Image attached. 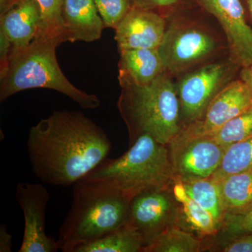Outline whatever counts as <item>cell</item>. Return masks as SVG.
<instances>
[{
    "label": "cell",
    "instance_id": "4",
    "mask_svg": "<svg viewBox=\"0 0 252 252\" xmlns=\"http://www.w3.org/2000/svg\"><path fill=\"white\" fill-rule=\"evenodd\" d=\"M59 39L36 37L23 49H12L6 70L0 75V101L32 89H48L61 93L84 109L100 106L97 95L88 94L72 84L64 75L56 59Z\"/></svg>",
    "mask_w": 252,
    "mask_h": 252
},
{
    "label": "cell",
    "instance_id": "14",
    "mask_svg": "<svg viewBox=\"0 0 252 252\" xmlns=\"http://www.w3.org/2000/svg\"><path fill=\"white\" fill-rule=\"evenodd\" d=\"M62 21L65 42L98 40L105 28L94 0H63Z\"/></svg>",
    "mask_w": 252,
    "mask_h": 252
},
{
    "label": "cell",
    "instance_id": "3",
    "mask_svg": "<svg viewBox=\"0 0 252 252\" xmlns=\"http://www.w3.org/2000/svg\"><path fill=\"white\" fill-rule=\"evenodd\" d=\"M83 180L119 190L130 201L148 190L171 187L175 182L167 146L147 134L122 157L104 159Z\"/></svg>",
    "mask_w": 252,
    "mask_h": 252
},
{
    "label": "cell",
    "instance_id": "25",
    "mask_svg": "<svg viewBox=\"0 0 252 252\" xmlns=\"http://www.w3.org/2000/svg\"><path fill=\"white\" fill-rule=\"evenodd\" d=\"M130 2L132 8L151 10L166 18L198 6L196 0H130Z\"/></svg>",
    "mask_w": 252,
    "mask_h": 252
},
{
    "label": "cell",
    "instance_id": "2",
    "mask_svg": "<svg viewBox=\"0 0 252 252\" xmlns=\"http://www.w3.org/2000/svg\"><path fill=\"white\" fill-rule=\"evenodd\" d=\"M172 77L165 72L147 85L120 84L117 107L129 146L144 134L167 145L182 130L180 99Z\"/></svg>",
    "mask_w": 252,
    "mask_h": 252
},
{
    "label": "cell",
    "instance_id": "23",
    "mask_svg": "<svg viewBox=\"0 0 252 252\" xmlns=\"http://www.w3.org/2000/svg\"><path fill=\"white\" fill-rule=\"evenodd\" d=\"M41 9V22L36 37L59 39L65 42L62 21L63 0H36Z\"/></svg>",
    "mask_w": 252,
    "mask_h": 252
},
{
    "label": "cell",
    "instance_id": "22",
    "mask_svg": "<svg viewBox=\"0 0 252 252\" xmlns=\"http://www.w3.org/2000/svg\"><path fill=\"white\" fill-rule=\"evenodd\" d=\"M252 170V136L225 149L220 167L212 176L218 182L227 176Z\"/></svg>",
    "mask_w": 252,
    "mask_h": 252
},
{
    "label": "cell",
    "instance_id": "31",
    "mask_svg": "<svg viewBox=\"0 0 252 252\" xmlns=\"http://www.w3.org/2000/svg\"><path fill=\"white\" fill-rule=\"evenodd\" d=\"M240 79L248 86L252 94V64L248 67L241 68L240 72Z\"/></svg>",
    "mask_w": 252,
    "mask_h": 252
},
{
    "label": "cell",
    "instance_id": "9",
    "mask_svg": "<svg viewBox=\"0 0 252 252\" xmlns=\"http://www.w3.org/2000/svg\"><path fill=\"white\" fill-rule=\"evenodd\" d=\"M179 205L172 187L148 190L132 199L127 223L142 235L144 248L164 230L177 225Z\"/></svg>",
    "mask_w": 252,
    "mask_h": 252
},
{
    "label": "cell",
    "instance_id": "27",
    "mask_svg": "<svg viewBox=\"0 0 252 252\" xmlns=\"http://www.w3.org/2000/svg\"><path fill=\"white\" fill-rule=\"evenodd\" d=\"M230 237L252 233V205L246 212L237 215H225L220 228Z\"/></svg>",
    "mask_w": 252,
    "mask_h": 252
},
{
    "label": "cell",
    "instance_id": "6",
    "mask_svg": "<svg viewBox=\"0 0 252 252\" xmlns=\"http://www.w3.org/2000/svg\"><path fill=\"white\" fill-rule=\"evenodd\" d=\"M189 10L167 18L166 32L158 49L171 76L185 74L209 63L224 48L223 41L213 32L189 16Z\"/></svg>",
    "mask_w": 252,
    "mask_h": 252
},
{
    "label": "cell",
    "instance_id": "1",
    "mask_svg": "<svg viewBox=\"0 0 252 252\" xmlns=\"http://www.w3.org/2000/svg\"><path fill=\"white\" fill-rule=\"evenodd\" d=\"M27 146L36 178L47 185L69 187L108 157L112 142L82 112L64 109L32 126Z\"/></svg>",
    "mask_w": 252,
    "mask_h": 252
},
{
    "label": "cell",
    "instance_id": "28",
    "mask_svg": "<svg viewBox=\"0 0 252 252\" xmlns=\"http://www.w3.org/2000/svg\"><path fill=\"white\" fill-rule=\"evenodd\" d=\"M221 248L223 252H252V233L232 237Z\"/></svg>",
    "mask_w": 252,
    "mask_h": 252
},
{
    "label": "cell",
    "instance_id": "10",
    "mask_svg": "<svg viewBox=\"0 0 252 252\" xmlns=\"http://www.w3.org/2000/svg\"><path fill=\"white\" fill-rule=\"evenodd\" d=\"M223 30L228 59L240 67L252 64V28L247 22L241 0H196Z\"/></svg>",
    "mask_w": 252,
    "mask_h": 252
},
{
    "label": "cell",
    "instance_id": "32",
    "mask_svg": "<svg viewBox=\"0 0 252 252\" xmlns=\"http://www.w3.org/2000/svg\"><path fill=\"white\" fill-rule=\"evenodd\" d=\"M21 0H0V14L9 9Z\"/></svg>",
    "mask_w": 252,
    "mask_h": 252
},
{
    "label": "cell",
    "instance_id": "29",
    "mask_svg": "<svg viewBox=\"0 0 252 252\" xmlns=\"http://www.w3.org/2000/svg\"><path fill=\"white\" fill-rule=\"evenodd\" d=\"M13 46L4 32L0 30V75L7 67Z\"/></svg>",
    "mask_w": 252,
    "mask_h": 252
},
{
    "label": "cell",
    "instance_id": "13",
    "mask_svg": "<svg viewBox=\"0 0 252 252\" xmlns=\"http://www.w3.org/2000/svg\"><path fill=\"white\" fill-rule=\"evenodd\" d=\"M167 25V18L158 13L131 8L114 30V39L119 51L158 49L163 40Z\"/></svg>",
    "mask_w": 252,
    "mask_h": 252
},
{
    "label": "cell",
    "instance_id": "15",
    "mask_svg": "<svg viewBox=\"0 0 252 252\" xmlns=\"http://www.w3.org/2000/svg\"><path fill=\"white\" fill-rule=\"evenodd\" d=\"M40 22V6L36 0H21L0 14V30L9 38L13 49L30 45L36 37Z\"/></svg>",
    "mask_w": 252,
    "mask_h": 252
},
{
    "label": "cell",
    "instance_id": "30",
    "mask_svg": "<svg viewBox=\"0 0 252 252\" xmlns=\"http://www.w3.org/2000/svg\"><path fill=\"white\" fill-rule=\"evenodd\" d=\"M12 249V236L8 232L6 225H0V252H11Z\"/></svg>",
    "mask_w": 252,
    "mask_h": 252
},
{
    "label": "cell",
    "instance_id": "26",
    "mask_svg": "<svg viewBox=\"0 0 252 252\" xmlns=\"http://www.w3.org/2000/svg\"><path fill=\"white\" fill-rule=\"evenodd\" d=\"M105 28L115 30L131 9L130 0H94Z\"/></svg>",
    "mask_w": 252,
    "mask_h": 252
},
{
    "label": "cell",
    "instance_id": "8",
    "mask_svg": "<svg viewBox=\"0 0 252 252\" xmlns=\"http://www.w3.org/2000/svg\"><path fill=\"white\" fill-rule=\"evenodd\" d=\"M167 146L174 178L181 182L212 177L225 152L213 136L193 133L185 127Z\"/></svg>",
    "mask_w": 252,
    "mask_h": 252
},
{
    "label": "cell",
    "instance_id": "20",
    "mask_svg": "<svg viewBox=\"0 0 252 252\" xmlns=\"http://www.w3.org/2000/svg\"><path fill=\"white\" fill-rule=\"evenodd\" d=\"M182 183L189 196L211 214L220 228L225 212L216 181L210 177Z\"/></svg>",
    "mask_w": 252,
    "mask_h": 252
},
{
    "label": "cell",
    "instance_id": "12",
    "mask_svg": "<svg viewBox=\"0 0 252 252\" xmlns=\"http://www.w3.org/2000/svg\"><path fill=\"white\" fill-rule=\"evenodd\" d=\"M252 106V94L241 79L233 80L207 106L203 117L183 126L193 133L213 136L225 123Z\"/></svg>",
    "mask_w": 252,
    "mask_h": 252
},
{
    "label": "cell",
    "instance_id": "19",
    "mask_svg": "<svg viewBox=\"0 0 252 252\" xmlns=\"http://www.w3.org/2000/svg\"><path fill=\"white\" fill-rule=\"evenodd\" d=\"M172 192L176 200L182 207L187 221L193 229L205 236L217 235L220 229V225L210 212L189 196L182 182L179 181L174 182Z\"/></svg>",
    "mask_w": 252,
    "mask_h": 252
},
{
    "label": "cell",
    "instance_id": "11",
    "mask_svg": "<svg viewBox=\"0 0 252 252\" xmlns=\"http://www.w3.org/2000/svg\"><path fill=\"white\" fill-rule=\"evenodd\" d=\"M16 201L22 209L24 232L19 252H56L57 240L46 234V207L50 195L47 189L39 183L20 182L15 193Z\"/></svg>",
    "mask_w": 252,
    "mask_h": 252
},
{
    "label": "cell",
    "instance_id": "18",
    "mask_svg": "<svg viewBox=\"0 0 252 252\" xmlns=\"http://www.w3.org/2000/svg\"><path fill=\"white\" fill-rule=\"evenodd\" d=\"M217 182L225 215H240L252 206V170L233 174Z\"/></svg>",
    "mask_w": 252,
    "mask_h": 252
},
{
    "label": "cell",
    "instance_id": "7",
    "mask_svg": "<svg viewBox=\"0 0 252 252\" xmlns=\"http://www.w3.org/2000/svg\"><path fill=\"white\" fill-rule=\"evenodd\" d=\"M239 68L228 59L205 63L182 74L176 84L182 127L203 117L212 99L233 81Z\"/></svg>",
    "mask_w": 252,
    "mask_h": 252
},
{
    "label": "cell",
    "instance_id": "17",
    "mask_svg": "<svg viewBox=\"0 0 252 252\" xmlns=\"http://www.w3.org/2000/svg\"><path fill=\"white\" fill-rule=\"evenodd\" d=\"M144 240L128 223L100 238L78 244L69 252H143Z\"/></svg>",
    "mask_w": 252,
    "mask_h": 252
},
{
    "label": "cell",
    "instance_id": "21",
    "mask_svg": "<svg viewBox=\"0 0 252 252\" xmlns=\"http://www.w3.org/2000/svg\"><path fill=\"white\" fill-rule=\"evenodd\" d=\"M201 249L200 239L175 225L144 247L143 252H198Z\"/></svg>",
    "mask_w": 252,
    "mask_h": 252
},
{
    "label": "cell",
    "instance_id": "16",
    "mask_svg": "<svg viewBox=\"0 0 252 252\" xmlns=\"http://www.w3.org/2000/svg\"><path fill=\"white\" fill-rule=\"evenodd\" d=\"M119 84L144 86L167 72L158 49L119 51Z\"/></svg>",
    "mask_w": 252,
    "mask_h": 252
},
{
    "label": "cell",
    "instance_id": "5",
    "mask_svg": "<svg viewBox=\"0 0 252 252\" xmlns=\"http://www.w3.org/2000/svg\"><path fill=\"white\" fill-rule=\"evenodd\" d=\"M130 200L106 186L81 180L73 187L72 205L60 227L59 250L69 252L127 223Z\"/></svg>",
    "mask_w": 252,
    "mask_h": 252
},
{
    "label": "cell",
    "instance_id": "33",
    "mask_svg": "<svg viewBox=\"0 0 252 252\" xmlns=\"http://www.w3.org/2000/svg\"><path fill=\"white\" fill-rule=\"evenodd\" d=\"M246 1L249 11H250V14H251L252 18V0H246Z\"/></svg>",
    "mask_w": 252,
    "mask_h": 252
},
{
    "label": "cell",
    "instance_id": "24",
    "mask_svg": "<svg viewBox=\"0 0 252 252\" xmlns=\"http://www.w3.org/2000/svg\"><path fill=\"white\" fill-rule=\"evenodd\" d=\"M252 136V106L230 119L213 135L215 140L226 149Z\"/></svg>",
    "mask_w": 252,
    "mask_h": 252
}]
</instances>
